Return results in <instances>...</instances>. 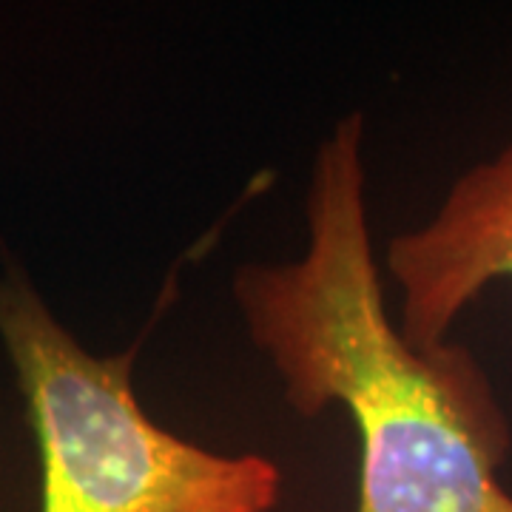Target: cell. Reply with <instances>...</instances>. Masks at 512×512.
Instances as JSON below:
<instances>
[{"label": "cell", "instance_id": "obj_2", "mask_svg": "<svg viewBox=\"0 0 512 512\" xmlns=\"http://www.w3.org/2000/svg\"><path fill=\"white\" fill-rule=\"evenodd\" d=\"M0 345L40 458V512H276L285 476L262 453L171 433L134 387L140 345L94 353L18 262L0 268Z\"/></svg>", "mask_w": 512, "mask_h": 512}, {"label": "cell", "instance_id": "obj_3", "mask_svg": "<svg viewBox=\"0 0 512 512\" xmlns=\"http://www.w3.org/2000/svg\"><path fill=\"white\" fill-rule=\"evenodd\" d=\"M379 259L407 342L421 350L450 342L484 293L512 285V140L464 168L433 214L393 234Z\"/></svg>", "mask_w": 512, "mask_h": 512}, {"label": "cell", "instance_id": "obj_1", "mask_svg": "<svg viewBox=\"0 0 512 512\" xmlns=\"http://www.w3.org/2000/svg\"><path fill=\"white\" fill-rule=\"evenodd\" d=\"M302 217V251L242 262L231 299L293 413L353 424L356 512H512V424L487 370L456 342L410 345L387 308L362 109L313 148Z\"/></svg>", "mask_w": 512, "mask_h": 512}]
</instances>
